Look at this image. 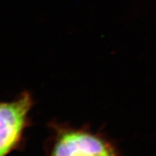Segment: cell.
<instances>
[{"label": "cell", "instance_id": "2", "mask_svg": "<svg viewBox=\"0 0 156 156\" xmlns=\"http://www.w3.org/2000/svg\"><path fill=\"white\" fill-rule=\"evenodd\" d=\"M48 156H119L106 140L96 134L83 131L62 133Z\"/></svg>", "mask_w": 156, "mask_h": 156}, {"label": "cell", "instance_id": "1", "mask_svg": "<svg viewBox=\"0 0 156 156\" xmlns=\"http://www.w3.org/2000/svg\"><path fill=\"white\" fill-rule=\"evenodd\" d=\"M31 105L28 93L11 102L0 103V156H7L17 147Z\"/></svg>", "mask_w": 156, "mask_h": 156}]
</instances>
